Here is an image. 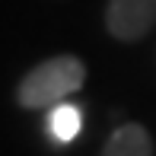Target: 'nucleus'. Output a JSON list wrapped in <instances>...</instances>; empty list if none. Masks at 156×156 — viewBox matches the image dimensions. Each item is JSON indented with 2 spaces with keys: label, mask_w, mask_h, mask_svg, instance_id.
<instances>
[{
  "label": "nucleus",
  "mask_w": 156,
  "mask_h": 156,
  "mask_svg": "<svg viewBox=\"0 0 156 156\" xmlns=\"http://www.w3.org/2000/svg\"><path fill=\"white\" fill-rule=\"evenodd\" d=\"M86 83V64L76 54H54L35 64L16 86V102L23 108H54L67 96L80 93Z\"/></svg>",
  "instance_id": "f257e3e1"
},
{
  "label": "nucleus",
  "mask_w": 156,
  "mask_h": 156,
  "mask_svg": "<svg viewBox=\"0 0 156 156\" xmlns=\"http://www.w3.org/2000/svg\"><path fill=\"white\" fill-rule=\"evenodd\" d=\"M105 29L118 41H140L156 29V0H108Z\"/></svg>",
  "instance_id": "f03ea898"
},
{
  "label": "nucleus",
  "mask_w": 156,
  "mask_h": 156,
  "mask_svg": "<svg viewBox=\"0 0 156 156\" xmlns=\"http://www.w3.org/2000/svg\"><path fill=\"white\" fill-rule=\"evenodd\" d=\"M102 156H153V137L144 124H121L105 140Z\"/></svg>",
  "instance_id": "7ed1b4c3"
},
{
  "label": "nucleus",
  "mask_w": 156,
  "mask_h": 156,
  "mask_svg": "<svg viewBox=\"0 0 156 156\" xmlns=\"http://www.w3.org/2000/svg\"><path fill=\"white\" fill-rule=\"evenodd\" d=\"M80 124H83V115L76 105H54L51 108V118H48V131H51L54 140L61 144H70V140L80 134Z\"/></svg>",
  "instance_id": "20e7f679"
}]
</instances>
